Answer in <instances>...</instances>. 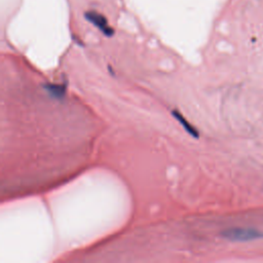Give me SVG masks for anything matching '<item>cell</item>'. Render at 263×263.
<instances>
[{"mask_svg": "<svg viewBox=\"0 0 263 263\" xmlns=\"http://www.w3.org/2000/svg\"><path fill=\"white\" fill-rule=\"evenodd\" d=\"M172 114H173L174 117L180 123V125L184 128V130H185L189 135H191L193 138H198V137H199L198 132L183 117V115H182L181 113H179V112H177V111H173Z\"/></svg>", "mask_w": 263, "mask_h": 263, "instance_id": "cell-4", "label": "cell"}, {"mask_svg": "<svg viewBox=\"0 0 263 263\" xmlns=\"http://www.w3.org/2000/svg\"><path fill=\"white\" fill-rule=\"evenodd\" d=\"M46 92L56 100H62L66 95V87L64 85L47 84L44 86Z\"/></svg>", "mask_w": 263, "mask_h": 263, "instance_id": "cell-2", "label": "cell"}, {"mask_svg": "<svg viewBox=\"0 0 263 263\" xmlns=\"http://www.w3.org/2000/svg\"><path fill=\"white\" fill-rule=\"evenodd\" d=\"M222 236L230 241H250L258 238H263V232L254 228L235 227L229 228L222 232Z\"/></svg>", "mask_w": 263, "mask_h": 263, "instance_id": "cell-1", "label": "cell"}, {"mask_svg": "<svg viewBox=\"0 0 263 263\" xmlns=\"http://www.w3.org/2000/svg\"><path fill=\"white\" fill-rule=\"evenodd\" d=\"M89 20L94 23L104 34L106 35H111L113 33L112 29L108 26L106 20L104 18H102L100 15H97V14H94V13H90L87 15Z\"/></svg>", "mask_w": 263, "mask_h": 263, "instance_id": "cell-3", "label": "cell"}]
</instances>
